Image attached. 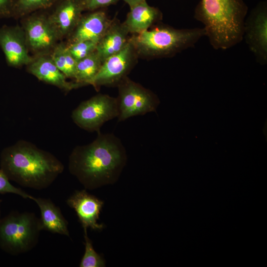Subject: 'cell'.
Listing matches in <instances>:
<instances>
[{
    "label": "cell",
    "mask_w": 267,
    "mask_h": 267,
    "mask_svg": "<svg viewBox=\"0 0 267 267\" xmlns=\"http://www.w3.org/2000/svg\"><path fill=\"white\" fill-rule=\"evenodd\" d=\"M127 159L126 149L119 138L99 132L92 142L73 149L68 169L86 189L93 190L116 182Z\"/></svg>",
    "instance_id": "obj_1"
},
{
    "label": "cell",
    "mask_w": 267,
    "mask_h": 267,
    "mask_svg": "<svg viewBox=\"0 0 267 267\" xmlns=\"http://www.w3.org/2000/svg\"><path fill=\"white\" fill-rule=\"evenodd\" d=\"M0 166L9 180L36 190L49 186L64 169L52 154L24 140L2 151Z\"/></svg>",
    "instance_id": "obj_2"
},
{
    "label": "cell",
    "mask_w": 267,
    "mask_h": 267,
    "mask_svg": "<svg viewBox=\"0 0 267 267\" xmlns=\"http://www.w3.org/2000/svg\"><path fill=\"white\" fill-rule=\"evenodd\" d=\"M248 7L243 0H201L195 18L215 49H224L241 41Z\"/></svg>",
    "instance_id": "obj_3"
},
{
    "label": "cell",
    "mask_w": 267,
    "mask_h": 267,
    "mask_svg": "<svg viewBox=\"0 0 267 267\" xmlns=\"http://www.w3.org/2000/svg\"><path fill=\"white\" fill-rule=\"evenodd\" d=\"M205 36L203 28L176 29L161 24L141 33L132 34L129 42L138 57H171L193 47Z\"/></svg>",
    "instance_id": "obj_4"
},
{
    "label": "cell",
    "mask_w": 267,
    "mask_h": 267,
    "mask_svg": "<svg viewBox=\"0 0 267 267\" xmlns=\"http://www.w3.org/2000/svg\"><path fill=\"white\" fill-rule=\"evenodd\" d=\"M41 230L34 213L13 211L0 220V247L12 255L26 253L37 245Z\"/></svg>",
    "instance_id": "obj_5"
},
{
    "label": "cell",
    "mask_w": 267,
    "mask_h": 267,
    "mask_svg": "<svg viewBox=\"0 0 267 267\" xmlns=\"http://www.w3.org/2000/svg\"><path fill=\"white\" fill-rule=\"evenodd\" d=\"M118 96L116 97L118 110V122L133 116L156 112L160 100L154 93L128 76L117 85Z\"/></svg>",
    "instance_id": "obj_6"
},
{
    "label": "cell",
    "mask_w": 267,
    "mask_h": 267,
    "mask_svg": "<svg viewBox=\"0 0 267 267\" xmlns=\"http://www.w3.org/2000/svg\"><path fill=\"white\" fill-rule=\"evenodd\" d=\"M118 115L116 98L99 93L82 101L72 111L71 117L80 128L98 133L105 122L117 118Z\"/></svg>",
    "instance_id": "obj_7"
},
{
    "label": "cell",
    "mask_w": 267,
    "mask_h": 267,
    "mask_svg": "<svg viewBox=\"0 0 267 267\" xmlns=\"http://www.w3.org/2000/svg\"><path fill=\"white\" fill-rule=\"evenodd\" d=\"M138 57L129 42L120 51L105 59L91 85L98 90L101 86H117L136 64Z\"/></svg>",
    "instance_id": "obj_8"
},
{
    "label": "cell",
    "mask_w": 267,
    "mask_h": 267,
    "mask_svg": "<svg viewBox=\"0 0 267 267\" xmlns=\"http://www.w3.org/2000/svg\"><path fill=\"white\" fill-rule=\"evenodd\" d=\"M245 39L257 61L262 65L267 62V8L260 3L245 18L243 40Z\"/></svg>",
    "instance_id": "obj_9"
},
{
    "label": "cell",
    "mask_w": 267,
    "mask_h": 267,
    "mask_svg": "<svg viewBox=\"0 0 267 267\" xmlns=\"http://www.w3.org/2000/svg\"><path fill=\"white\" fill-rule=\"evenodd\" d=\"M66 203L76 212L83 229L101 230L103 228L104 225L97 222L104 205L103 201L82 190L75 191Z\"/></svg>",
    "instance_id": "obj_10"
},
{
    "label": "cell",
    "mask_w": 267,
    "mask_h": 267,
    "mask_svg": "<svg viewBox=\"0 0 267 267\" xmlns=\"http://www.w3.org/2000/svg\"><path fill=\"white\" fill-rule=\"evenodd\" d=\"M27 45L25 36L18 28L4 26L0 29V46L9 66L18 67L31 63L33 58Z\"/></svg>",
    "instance_id": "obj_11"
},
{
    "label": "cell",
    "mask_w": 267,
    "mask_h": 267,
    "mask_svg": "<svg viewBox=\"0 0 267 267\" xmlns=\"http://www.w3.org/2000/svg\"><path fill=\"white\" fill-rule=\"evenodd\" d=\"M25 32L27 45L36 52H44L54 48L59 39L48 18L43 16L29 19Z\"/></svg>",
    "instance_id": "obj_12"
},
{
    "label": "cell",
    "mask_w": 267,
    "mask_h": 267,
    "mask_svg": "<svg viewBox=\"0 0 267 267\" xmlns=\"http://www.w3.org/2000/svg\"><path fill=\"white\" fill-rule=\"evenodd\" d=\"M112 20L103 10H94L82 15L69 36L68 43L90 41L97 44L110 26Z\"/></svg>",
    "instance_id": "obj_13"
},
{
    "label": "cell",
    "mask_w": 267,
    "mask_h": 267,
    "mask_svg": "<svg viewBox=\"0 0 267 267\" xmlns=\"http://www.w3.org/2000/svg\"><path fill=\"white\" fill-rule=\"evenodd\" d=\"M28 65V71L39 80L66 92L82 87L75 81L68 82L67 78L55 65L50 56L41 55L33 59Z\"/></svg>",
    "instance_id": "obj_14"
},
{
    "label": "cell",
    "mask_w": 267,
    "mask_h": 267,
    "mask_svg": "<svg viewBox=\"0 0 267 267\" xmlns=\"http://www.w3.org/2000/svg\"><path fill=\"white\" fill-rule=\"evenodd\" d=\"M83 10V2L80 0H65L48 18L59 39L71 34Z\"/></svg>",
    "instance_id": "obj_15"
},
{
    "label": "cell",
    "mask_w": 267,
    "mask_h": 267,
    "mask_svg": "<svg viewBox=\"0 0 267 267\" xmlns=\"http://www.w3.org/2000/svg\"><path fill=\"white\" fill-rule=\"evenodd\" d=\"M130 33L124 23L117 18L112 22L97 44L96 51L102 62L122 50L129 43Z\"/></svg>",
    "instance_id": "obj_16"
},
{
    "label": "cell",
    "mask_w": 267,
    "mask_h": 267,
    "mask_svg": "<svg viewBox=\"0 0 267 267\" xmlns=\"http://www.w3.org/2000/svg\"><path fill=\"white\" fill-rule=\"evenodd\" d=\"M162 18L161 11L145 1L130 8L123 23L130 34H137L149 29Z\"/></svg>",
    "instance_id": "obj_17"
},
{
    "label": "cell",
    "mask_w": 267,
    "mask_h": 267,
    "mask_svg": "<svg viewBox=\"0 0 267 267\" xmlns=\"http://www.w3.org/2000/svg\"><path fill=\"white\" fill-rule=\"evenodd\" d=\"M41 212L42 230L69 236L68 223L60 208L49 199L34 198Z\"/></svg>",
    "instance_id": "obj_18"
},
{
    "label": "cell",
    "mask_w": 267,
    "mask_h": 267,
    "mask_svg": "<svg viewBox=\"0 0 267 267\" xmlns=\"http://www.w3.org/2000/svg\"><path fill=\"white\" fill-rule=\"evenodd\" d=\"M102 64V61L96 50L77 61L74 81L82 87L91 85Z\"/></svg>",
    "instance_id": "obj_19"
},
{
    "label": "cell",
    "mask_w": 267,
    "mask_h": 267,
    "mask_svg": "<svg viewBox=\"0 0 267 267\" xmlns=\"http://www.w3.org/2000/svg\"><path fill=\"white\" fill-rule=\"evenodd\" d=\"M50 57L67 78L74 80L77 61L68 50L66 44H60L55 45Z\"/></svg>",
    "instance_id": "obj_20"
},
{
    "label": "cell",
    "mask_w": 267,
    "mask_h": 267,
    "mask_svg": "<svg viewBox=\"0 0 267 267\" xmlns=\"http://www.w3.org/2000/svg\"><path fill=\"white\" fill-rule=\"evenodd\" d=\"M85 250L79 265L80 267H104L105 261L94 249L91 240L87 234V229L84 228Z\"/></svg>",
    "instance_id": "obj_21"
},
{
    "label": "cell",
    "mask_w": 267,
    "mask_h": 267,
    "mask_svg": "<svg viewBox=\"0 0 267 267\" xmlns=\"http://www.w3.org/2000/svg\"><path fill=\"white\" fill-rule=\"evenodd\" d=\"M97 43L90 41H83L66 44L68 50L76 61L88 56L96 49Z\"/></svg>",
    "instance_id": "obj_22"
},
{
    "label": "cell",
    "mask_w": 267,
    "mask_h": 267,
    "mask_svg": "<svg viewBox=\"0 0 267 267\" xmlns=\"http://www.w3.org/2000/svg\"><path fill=\"white\" fill-rule=\"evenodd\" d=\"M12 193L18 195L24 199H30L34 200V197L23 191L21 188L13 186L9 181V179L0 169V194Z\"/></svg>",
    "instance_id": "obj_23"
},
{
    "label": "cell",
    "mask_w": 267,
    "mask_h": 267,
    "mask_svg": "<svg viewBox=\"0 0 267 267\" xmlns=\"http://www.w3.org/2000/svg\"><path fill=\"white\" fill-rule=\"evenodd\" d=\"M54 0H18L17 7L20 11H30L49 6Z\"/></svg>",
    "instance_id": "obj_24"
},
{
    "label": "cell",
    "mask_w": 267,
    "mask_h": 267,
    "mask_svg": "<svg viewBox=\"0 0 267 267\" xmlns=\"http://www.w3.org/2000/svg\"><path fill=\"white\" fill-rule=\"evenodd\" d=\"M120 0H85L83 2L84 10L94 11L115 4Z\"/></svg>",
    "instance_id": "obj_25"
},
{
    "label": "cell",
    "mask_w": 267,
    "mask_h": 267,
    "mask_svg": "<svg viewBox=\"0 0 267 267\" xmlns=\"http://www.w3.org/2000/svg\"><path fill=\"white\" fill-rule=\"evenodd\" d=\"M11 0H0V14L4 13Z\"/></svg>",
    "instance_id": "obj_26"
},
{
    "label": "cell",
    "mask_w": 267,
    "mask_h": 267,
    "mask_svg": "<svg viewBox=\"0 0 267 267\" xmlns=\"http://www.w3.org/2000/svg\"><path fill=\"white\" fill-rule=\"evenodd\" d=\"M124 0L126 3H127L129 6H130V8H131L137 4H138L140 3H142L146 0Z\"/></svg>",
    "instance_id": "obj_27"
},
{
    "label": "cell",
    "mask_w": 267,
    "mask_h": 267,
    "mask_svg": "<svg viewBox=\"0 0 267 267\" xmlns=\"http://www.w3.org/2000/svg\"><path fill=\"white\" fill-rule=\"evenodd\" d=\"M1 201H2V200H0V219H1V218H0V204H1Z\"/></svg>",
    "instance_id": "obj_28"
},
{
    "label": "cell",
    "mask_w": 267,
    "mask_h": 267,
    "mask_svg": "<svg viewBox=\"0 0 267 267\" xmlns=\"http://www.w3.org/2000/svg\"><path fill=\"white\" fill-rule=\"evenodd\" d=\"M80 0L83 2L85 0Z\"/></svg>",
    "instance_id": "obj_29"
}]
</instances>
